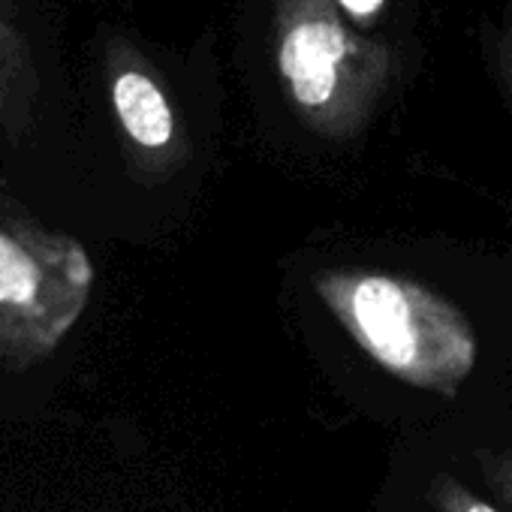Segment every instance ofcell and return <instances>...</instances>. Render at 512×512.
Listing matches in <instances>:
<instances>
[{
  "instance_id": "4",
  "label": "cell",
  "mask_w": 512,
  "mask_h": 512,
  "mask_svg": "<svg viewBox=\"0 0 512 512\" xmlns=\"http://www.w3.org/2000/svg\"><path fill=\"white\" fill-rule=\"evenodd\" d=\"M109 103L133 151L163 157L175 145V112L157 79L139 64L115 55L109 64Z\"/></svg>"
},
{
  "instance_id": "2",
  "label": "cell",
  "mask_w": 512,
  "mask_h": 512,
  "mask_svg": "<svg viewBox=\"0 0 512 512\" xmlns=\"http://www.w3.org/2000/svg\"><path fill=\"white\" fill-rule=\"evenodd\" d=\"M91 293L85 244L0 193V371L22 374L52 359Z\"/></svg>"
},
{
  "instance_id": "3",
  "label": "cell",
  "mask_w": 512,
  "mask_h": 512,
  "mask_svg": "<svg viewBox=\"0 0 512 512\" xmlns=\"http://www.w3.org/2000/svg\"><path fill=\"white\" fill-rule=\"evenodd\" d=\"M275 64L287 97L326 133L356 130L386 76V55L347 31L335 0H275Z\"/></svg>"
},
{
  "instance_id": "5",
  "label": "cell",
  "mask_w": 512,
  "mask_h": 512,
  "mask_svg": "<svg viewBox=\"0 0 512 512\" xmlns=\"http://www.w3.org/2000/svg\"><path fill=\"white\" fill-rule=\"evenodd\" d=\"M40 70L16 0H0V136L22 145L37 127Z\"/></svg>"
},
{
  "instance_id": "8",
  "label": "cell",
  "mask_w": 512,
  "mask_h": 512,
  "mask_svg": "<svg viewBox=\"0 0 512 512\" xmlns=\"http://www.w3.org/2000/svg\"><path fill=\"white\" fill-rule=\"evenodd\" d=\"M335 4H338L353 22H359V25L380 19L383 10H386V0H335Z\"/></svg>"
},
{
  "instance_id": "6",
  "label": "cell",
  "mask_w": 512,
  "mask_h": 512,
  "mask_svg": "<svg viewBox=\"0 0 512 512\" xmlns=\"http://www.w3.org/2000/svg\"><path fill=\"white\" fill-rule=\"evenodd\" d=\"M428 506L434 512H503L500 506L479 497L452 473H440L428 482Z\"/></svg>"
},
{
  "instance_id": "7",
  "label": "cell",
  "mask_w": 512,
  "mask_h": 512,
  "mask_svg": "<svg viewBox=\"0 0 512 512\" xmlns=\"http://www.w3.org/2000/svg\"><path fill=\"white\" fill-rule=\"evenodd\" d=\"M479 464H482V470L488 473L494 491H497L506 503H512V452H509V455H488V458H482Z\"/></svg>"
},
{
  "instance_id": "1",
  "label": "cell",
  "mask_w": 512,
  "mask_h": 512,
  "mask_svg": "<svg viewBox=\"0 0 512 512\" xmlns=\"http://www.w3.org/2000/svg\"><path fill=\"white\" fill-rule=\"evenodd\" d=\"M323 305L395 380L455 398L476 368L479 341L464 311L419 281L383 272H329Z\"/></svg>"
}]
</instances>
